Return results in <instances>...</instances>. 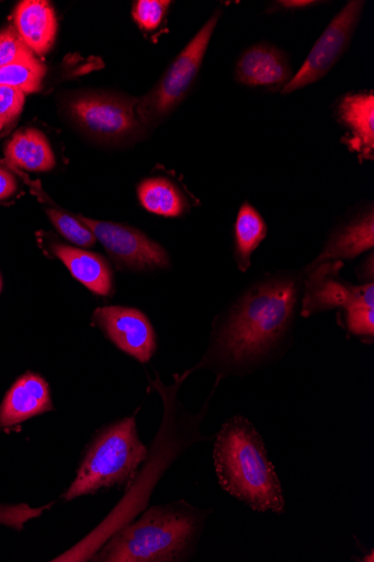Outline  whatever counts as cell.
Masks as SVG:
<instances>
[{"instance_id": "1", "label": "cell", "mask_w": 374, "mask_h": 562, "mask_svg": "<svg viewBox=\"0 0 374 562\" xmlns=\"http://www.w3.org/2000/svg\"><path fill=\"white\" fill-rule=\"evenodd\" d=\"M299 289L296 277L280 274L248 290L218 331V359L229 367H242L275 348L292 325Z\"/></svg>"}, {"instance_id": "2", "label": "cell", "mask_w": 374, "mask_h": 562, "mask_svg": "<svg viewBox=\"0 0 374 562\" xmlns=\"http://www.w3.org/2000/svg\"><path fill=\"white\" fill-rule=\"evenodd\" d=\"M215 465L225 491L259 513L280 514L285 501L281 481L262 438L247 419L224 425L215 446Z\"/></svg>"}, {"instance_id": "3", "label": "cell", "mask_w": 374, "mask_h": 562, "mask_svg": "<svg viewBox=\"0 0 374 562\" xmlns=\"http://www.w3.org/2000/svg\"><path fill=\"white\" fill-rule=\"evenodd\" d=\"M195 518L171 507H151L139 521L120 531L97 561L167 562L181 559L196 533Z\"/></svg>"}, {"instance_id": "4", "label": "cell", "mask_w": 374, "mask_h": 562, "mask_svg": "<svg viewBox=\"0 0 374 562\" xmlns=\"http://www.w3.org/2000/svg\"><path fill=\"white\" fill-rule=\"evenodd\" d=\"M147 459L138 438L135 418L105 428L87 451L76 481L66 492L67 501L113 486H128Z\"/></svg>"}, {"instance_id": "5", "label": "cell", "mask_w": 374, "mask_h": 562, "mask_svg": "<svg viewBox=\"0 0 374 562\" xmlns=\"http://www.w3.org/2000/svg\"><path fill=\"white\" fill-rule=\"evenodd\" d=\"M223 11L217 10L181 50L162 78L144 97H140L136 114L141 125L154 130L165 123L182 104L194 86L215 34Z\"/></svg>"}, {"instance_id": "6", "label": "cell", "mask_w": 374, "mask_h": 562, "mask_svg": "<svg viewBox=\"0 0 374 562\" xmlns=\"http://www.w3.org/2000/svg\"><path fill=\"white\" fill-rule=\"evenodd\" d=\"M138 97L109 91H82L66 100V114L91 138L109 145H129L146 137L139 122Z\"/></svg>"}, {"instance_id": "7", "label": "cell", "mask_w": 374, "mask_h": 562, "mask_svg": "<svg viewBox=\"0 0 374 562\" xmlns=\"http://www.w3.org/2000/svg\"><path fill=\"white\" fill-rule=\"evenodd\" d=\"M364 7L362 0H351L347 3L318 37L301 69L283 88L282 94L304 89L329 75L350 47Z\"/></svg>"}, {"instance_id": "8", "label": "cell", "mask_w": 374, "mask_h": 562, "mask_svg": "<svg viewBox=\"0 0 374 562\" xmlns=\"http://www.w3.org/2000/svg\"><path fill=\"white\" fill-rule=\"evenodd\" d=\"M77 218L93 233L121 270L141 272L170 267L171 260L166 248L141 231L83 216Z\"/></svg>"}, {"instance_id": "9", "label": "cell", "mask_w": 374, "mask_h": 562, "mask_svg": "<svg viewBox=\"0 0 374 562\" xmlns=\"http://www.w3.org/2000/svg\"><path fill=\"white\" fill-rule=\"evenodd\" d=\"M342 267V261L327 262L309 271L303 300L304 317L336 308L347 311L354 305L374 306V284L353 286L347 283L339 276Z\"/></svg>"}, {"instance_id": "10", "label": "cell", "mask_w": 374, "mask_h": 562, "mask_svg": "<svg viewBox=\"0 0 374 562\" xmlns=\"http://www.w3.org/2000/svg\"><path fill=\"white\" fill-rule=\"evenodd\" d=\"M94 323L118 348L141 363L156 349V334L147 317L126 306H105L93 314Z\"/></svg>"}, {"instance_id": "11", "label": "cell", "mask_w": 374, "mask_h": 562, "mask_svg": "<svg viewBox=\"0 0 374 562\" xmlns=\"http://www.w3.org/2000/svg\"><path fill=\"white\" fill-rule=\"evenodd\" d=\"M236 82L249 88L281 91L294 77L288 55L284 49L259 42L246 48L235 65Z\"/></svg>"}, {"instance_id": "12", "label": "cell", "mask_w": 374, "mask_h": 562, "mask_svg": "<svg viewBox=\"0 0 374 562\" xmlns=\"http://www.w3.org/2000/svg\"><path fill=\"white\" fill-rule=\"evenodd\" d=\"M333 115L345 130L341 137L359 160L374 159V93L373 90L348 92L335 102Z\"/></svg>"}, {"instance_id": "13", "label": "cell", "mask_w": 374, "mask_h": 562, "mask_svg": "<svg viewBox=\"0 0 374 562\" xmlns=\"http://www.w3.org/2000/svg\"><path fill=\"white\" fill-rule=\"evenodd\" d=\"M373 246L374 211L371 203L369 209L361 211L332 232L322 251L308 267V272L327 262L352 260Z\"/></svg>"}, {"instance_id": "14", "label": "cell", "mask_w": 374, "mask_h": 562, "mask_svg": "<svg viewBox=\"0 0 374 562\" xmlns=\"http://www.w3.org/2000/svg\"><path fill=\"white\" fill-rule=\"evenodd\" d=\"M53 408L46 381L29 372L14 383L0 404V430L13 428Z\"/></svg>"}, {"instance_id": "15", "label": "cell", "mask_w": 374, "mask_h": 562, "mask_svg": "<svg viewBox=\"0 0 374 562\" xmlns=\"http://www.w3.org/2000/svg\"><path fill=\"white\" fill-rule=\"evenodd\" d=\"M14 27L32 53L43 57L57 38L55 9L45 0H24L14 12Z\"/></svg>"}, {"instance_id": "16", "label": "cell", "mask_w": 374, "mask_h": 562, "mask_svg": "<svg viewBox=\"0 0 374 562\" xmlns=\"http://www.w3.org/2000/svg\"><path fill=\"white\" fill-rule=\"evenodd\" d=\"M49 248L90 291L104 296L113 293V270L101 255L60 243H53Z\"/></svg>"}, {"instance_id": "17", "label": "cell", "mask_w": 374, "mask_h": 562, "mask_svg": "<svg viewBox=\"0 0 374 562\" xmlns=\"http://www.w3.org/2000/svg\"><path fill=\"white\" fill-rule=\"evenodd\" d=\"M5 156L12 165L27 171L45 172L56 167L55 153L46 136L35 128L18 132L8 143Z\"/></svg>"}, {"instance_id": "18", "label": "cell", "mask_w": 374, "mask_h": 562, "mask_svg": "<svg viewBox=\"0 0 374 562\" xmlns=\"http://www.w3.org/2000/svg\"><path fill=\"white\" fill-rule=\"evenodd\" d=\"M137 194L141 206L158 216L178 218L190 210L184 193L173 181L163 177L145 179L138 186Z\"/></svg>"}, {"instance_id": "19", "label": "cell", "mask_w": 374, "mask_h": 562, "mask_svg": "<svg viewBox=\"0 0 374 562\" xmlns=\"http://www.w3.org/2000/svg\"><path fill=\"white\" fill-rule=\"evenodd\" d=\"M267 234L269 227L260 213L251 203H242L235 224V260L240 271L250 268L252 254Z\"/></svg>"}, {"instance_id": "20", "label": "cell", "mask_w": 374, "mask_h": 562, "mask_svg": "<svg viewBox=\"0 0 374 562\" xmlns=\"http://www.w3.org/2000/svg\"><path fill=\"white\" fill-rule=\"evenodd\" d=\"M46 68L38 60L35 63L15 64L0 68V86L12 87L26 93H35L42 89Z\"/></svg>"}, {"instance_id": "21", "label": "cell", "mask_w": 374, "mask_h": 562, "mask_svg": "<svg viewBox=\"0 0 374 562\" xmlns=\"http://www.w3.org/2000/svg\"><path fill=\"white\" fill-rule=\"evenodd\" d=\"M45 212L53 226L68 240L86 248L94 246L95 236L78 218L58 210L47 209Z\"/></svg>"}, {"instance_id": "22", "label": "cell", "mask_w": 374, "mask_h": 562, "mask_svg": "<svg viewBox=\"0 0 374 562\" xmlns=\"http://www.w3.org/2000/svg\"><path fill=\"white\" fill-rule=\"evenodd\" d=\"M35 61L37 59L23 42L14 25L0 31V68Z\"/></svg>"}, {"instance_id": "23", "label": "cell", "mask_w": 374, "mask_h": 562, "mask_svg": "<svg viewBox=\"0 0 374 562\" xmlns=\"http://www.w3.org/2000/svg\"><path fill=\"white\" fill-rule=\"evenodd\" d=\"M172 4L169 0H137L133 3V20L140 30L154 32L162 25Z\"/></svg>"}, {"instance_id": "24", "label": "cell", "mask_w": 374, "mask_h": 562, "mask_svg": "<svg viewBox=\"0 0 374 562\" xmlns=\"http://www.w3.org/2000/svg\"><path fill=\"white\" fill-rule=\"evenodd\" d=\"M25 93L19 89L0 86V131L11 126L22 114Z\"/></svg>"}, {"instance_id": "25", "label": "cell", "mask_w": 374, "mask_h": 562, "mask_svg": "<svg viewBox=\"0 0 374 562\" xmlns=\"http://www.w3.org/2000/svg\"><path fill=\"white\" fill-rule=\"evenodd\" d=\"M52 505L53 503L38 508H33L27 504L0 505V526L21 531L26 522L39 518L44 510Z\"/></svg>"}, {"instance_id": "26", "label": "cell", "mask_w": 374, "mask_h": 562, "mask_svg": "<svg viewBox=\"0 0 374 562\" xmlns=\"http://www.w3.org/2000/svg\"><path fill=\"white\" fill-rule=\"evenodd\" d=\"M345 312L348 327L352 334L363 337H373L374 306L354 305Z\"/></svg>"}, {"instance_id": "27", "label": "cell", "mask_w": 374, "mask_h": 562, "mask_svg": "<svg viewBox=\"0 0 374 562\" xmlns=\"http://www.w3.org/2000/svg\"><path fill=\"white\" fill-rule=\"evenodd\" d=\"M19 184L9 171L0 168V201L8 200L16 194Z\"/></svg>"}, {"instance_id": "28", "label": "cell", "mask_w": 374, "mask_h": 562, "mask_svg": "<svg viewBox=\"0 0 374 562\" xmlns=\"http://www.w3.org/2000/svg\"><path fill=\"white\" fill-rule=\"evenodd\" d=\"M320 4H322V2H314V0H280V2H275L273 4L271 12H277L279 10L284 12H294L298 10H307Z\"/></svg>"}, {"instance_id": "29", "label": "cell", "mask_w": 374, "mask_h": 562, "mask_svg": "<svg viewBox=\"0 0 374 562\" xmlns=\"http://www.w3.org/2000/svg\"><path fill=\"white\" fill-rule=\"evenodd\" d=\"M360 277L365 283H373V252L371 251L369 255V262L365 260V262L362 266V269L360 271Z\"/></svg>"}, {"instance_id": "30", "label": "cell", "mask_w": 374, "mask_h": 562, "mask_svg": "<svg viewBox=\"0 0 374 562\" xmlns=\"http://www.w3.org/2000/svg\"><path fill=\"white\" fill-rule=\"evenodd\" d=\"M2 286H3V281H2V277H0V291H2Z\"/></svg>"}]
</instances>
